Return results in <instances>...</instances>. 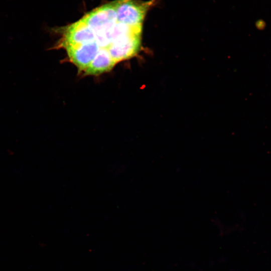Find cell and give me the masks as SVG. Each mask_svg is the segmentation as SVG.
Returning a JSON list of instances; mask_svg holds the SVG:
<instances>
[{"label":"cell","instance_id":"cell-2","mask_svg":"<svg viewBox=\"0 0 271 271\" xmlns=\"http://www.w3.org/2000/svg\"><path fill=\"white\" fill-rule=\"evenodd\" d=\"M116 64L109 53L101 49L84 71L88 75L98 74L111 70Z\"/></svg>","mask_w":271,"mask_h":271},{"label":"cell","instance_id":"cell-1","mask_svg":"<svg viewBox=\"0 0 271 271\" xmlns=\"http://www.w3.org/2000/svg\"><path fill=\"white\" fill-rule=\"evenodd\" d=\"M71 61L84 71L100 50L95 42L65 48Z\"/></svg>","mask_w":271,"mask_h":271}]
</instances>
